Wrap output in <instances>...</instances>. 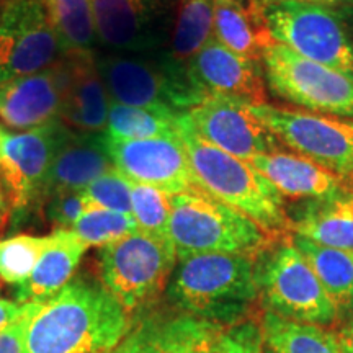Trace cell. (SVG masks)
<instances>
[{"label":"cell","instance_id":"6da1fadb","mask_svg":"<svg viewBox=\"0 0 353 353\" xmlns=\"http://www.w3.org/2000/svg\"><path fill=\"white\" fill-rule=\"evenodd\" d=\"M131 317L99 278H72L37 303L23 353H110L123 342Z\"/></svg>","mask_w":353,"mask_h":353},{"label":"cell","instance_id":"7a4b0ae2","mask_svg":"<svg viewBox=\"0 0 353 353\" xmlns=\"http://www.w3.org/2000/svg\"><path fill=\"white\" fill-rule=\"evenodd\" d=\"M165 298L170 307L231 327L249 319L259 299L254 257L198 254L176 260Z\"/></svg>","mask_w":353,"mask_h":353},{"label":"cell","instance_id":"3957f363","mask_svg":"<svg viewBox=\"0 0 353 353\" xmlns=\"http://www.w3.org/2000/svg\"><path fill=\"white\" fill-rule=\"evenodd\" d=\"M182 141L198 188L257 223L267 234L288 231L285 200L250 162L206 143L182 114Z\"/></svg>","mask_w":353,"mask_h":353},{"label":"cell","instance_id":"277c9868","mask_svg":"<svg viewBox=\"0 0 353 353\" xmlns=\"http://www.w3.org/2000/svg\"><path fill=\"white\" fill-rule=\"evenodd\" d=\"M169 239L176 260L198 254L255 257L267 249L268 234L201 188L172 195Z\"/></svg>","mask_w":353,"mask_h":353},{"label":"cell","instance_id":"5b68a950","mask_svg":"<svg viewBox=\"0 0 353 353\" xmlns=\"http://www.w3.org/2000/svg\"><path fill=\"white\" fill-rule=\"evenodd\" d=\"M175 265L170 239L136 231L101 247L97 254V278L132 317L152 307L167 290Z\"/></svg>","mask_w":353,"mask_h":353},{"label":"cell","instance_id":"8992f818","mask_svg":"<svg viewBox=\"0 0 353 353\" xmlns=\"http://www.w3.org/2000/svg\"><path fill=\"white\" fill-rule=\"evenodd\" d=\"M255 263L259 299L265 312L301 324L327 327L341 312L291 237L259 254Z\"/></svg>","mask_w":353,"mask_h":353},{"label":"cell","instance_id":"52a82bcc","mask_svg":"<svg viewBox=\"0 0 353 353\" xmlns=\"http://www.w3.org/2000/svg\"><path fill=\"white\" fill-rule=\"evenodd\" d=\"M259 7L273 41L283 44L309 61L353 77V17L350 8L293 2Z\"/></svg>","mask_w":353,"mask_h":353},{"label":"cell","instance_id":"ba28073f","mask_svg":"<svg viewBox=\"0 0 353 353\" xmlns=\"http://www.w3.org/2000/svg\"><path fill=\"white\" fill-rule=\"evenodd\" d=\"M265 82L273 94L306 112L353 118V77L296 54L273 41L262 54Z\"/></svg>","mask_w":353,"mask_h":353},{"label":"cell","instance_id":"9c48e42d","mask_svg":"<svg viewBox=\"0 0 353 353\" xmlns=\"http://www.w3.org/2000/svg\"><path fill=\"white\" fill-rule=\"evenodd\" d=\"M95 64L112 103L185 113L203 100L195 87L176 77L159 54L95 51Z\"/></svg>","mask_w":353,"mask_h":353},{"label":"cell","instance_id":"30bf717a","mask_svg":"<svg viewBox=\"0 0 353 353\" xmlns=\"http://www.w3.org/2000/svg\"><path fill=\"white\" fill-rule=\"evenodd\" d=\"M254 110L278 144L353 179V120L270 103L254 105Z\"/></svg>","mask_w":353,"mask_h":353},{"label":"cell","instance_id":"8fae6325","mask_svg":"<svg viewBox=\"0 0 353 353\" xmlns=\"http://www.w3.org/2000/svg\"><path fill=\"white\" fill-rule=\"evenodd\" d=\"M69 131L61 121L21 132L2 130L0 180L13 211L41 205L51 165Z\"/></svg>","mask_w":353,"mask_h":353},{"label":"cell","instance_id":"7c38bea8","mask_svg":"<svg viewBox=\"0 0 353 353\" xmlns=\"http://www.w3.org/2000/svg\"><path fill=\"white\" fill-rule=\"evenodd\" d=\"M64 56L44 0H7L0 8V83L32 76Z\"/></svg>","mask_w":353,"mask_h":353},{"label":"cell","instance_id":"4fadbf2b","mask_svg":"<svg viewBox=\"0 0 353 353\" xmlns=\"http://www.w3.org/2000/svg\"><path fill=\"white\" fill-rule=\"evenodd\" d=\"M179 0H92L99 46L123 54H161Z\"/></svg>","mask_w":353,"mask_h":353},{"label":"cell","instance_id":"5bb4252c","mask_svg":"<svg viewBox=\"0 0 353 353\" xmlns=\"http://www.w3.org/2000/svg\"><path fill=\"white\" fill-rule=\"evenodd\" d=\"M183 114L200 138L242 161L250 162L255 156L280 148L254 105L244 100L208 95Z\"/></svg>","mask_w":353,"mask_h":353},{"label":"cell","instance_id":"9a60e30c","mask_svg":"<svg viewBox=\"0 0 353 353\" xmlns=\"http://www.w3.org/2000/svg\"><path fill=\"white\" fill-rule=\"evenodd\" d=\"M105 144L114 169L132 183L151 185L170 195L198 188L182 134L131 141L105 136Z\"/></svg>","mask_w":353,"mask_h":353},{"label":"cell","instance_id":"2e32d148","mask_svg":"<svg viewBox=\"0 0 353 353\" xmlns=\"http://www.w3.org/2000/svg\"><path fill=\"white\" fill-rule=\"evenodd\" d=\"M226 327L187 312L145 309L131 317L117 353H216Z\"/></svg>","mask_w":353,"mask_h":353},{"label":"cell","instance_id":"e0dca14e","mask_svg":"<svg viewBox=\"0 0 353 353\" xmlns=\"http://www.w3.org/2000/svg\"><path fill=\"white\" fill-rule=\"evenodd\" d=\"M65 76L63 56L37 74L0 83V123L21 132L59 121Z\"/></svg>","mask_w":353,"mask_h":353},{"label":"cell","instance_id":"ac0fdd59","mask_svg":"<svg viewBox=\"0 0 353 353\" xmlns=\"http://www.w3.org/2000/svg\"><path fill=\"white\" fill-rule=\"evenodd\" d=\"M188 77L203 99L231 97L250 105L267 103V82L260 61L229 51L213 38L188 68Z\"/></svg>","mask_w":353,"mask_h":353},{"label":"cell","instance_id":"d6986e66","mask_svg":"<svg viewBox=\"0 0 353 353\" xmlns=\"http://www.w3.org/2000/svg\"><path fill=\"white\" fill-rule=\"evenodd\" d=\"M250 164L278 190L283 200L317 201L353 190L352 179L281 148L255 156Z\"/></svg>","mask_w":353,"mask_h":353},{"label":"cell","instance_id":"ffe728a7","mask_svg":"<svg viewBox=\"0 0 353 353\" xmlns=\"http://www.w3.org/2000/svg\"><path fill=\"white\" fill-rule=\"evenodd\" d=\"M65 76L59 121L76 132H105L112 100L95 64V52L64 54Z\"/></svg>","mask_w":353,"mask_h":353},{"label":"cell","instance_id":"44dd1931","mask_svg":"<svg viewBox=\"0 0 353 353\" xmlns=\"http://www.w3.org/2000/svg\"><path fill=\"white\" fill-rule=\"evenodd\" d=\"M113 167L103 132L69 131L51 165L44 198L61 190H85Z\"/></svg>","mask_w":353,"mask_h":353},{"label":"cell","instance_id":"7402d4cb","mask_svg":"<svg viewBox=\"0 0 353 353\" xmlns=\"http://www.w3.org/2000/svg\"><path fill=\"white\" fill-rule=\"evenodd\" d=\"M88 247L70 229L51 232V244L23 283L15 286V303H43L74 278Z\"/></svg>","mask_w":353,"mask_h":353},{"label":"cell","instance_id":"603a6c76","mask_svg":"<svg viewBox=\"0 0 353 353\" xmlns=\"http://www.w3.org/2000/svg\"><path fill=\"white\" fill-rule=\"evenodd\" d=\"M214 0H179L175 20L161 59L176 77L190 82L188 68L213 39ZM192 83V82H190ZM193 85V83H192ZM196 90V88H195Z\"/></svg>","mask_w":353,"mask_h":353},{"label":"cell","instance_id":"cb8c5ba5","mask_svg":"<svg viewBox=\"0 0 353 353\" xmlns=\"http://www.w3.org/2000/svg\"><path fill=\"white\" fill-rule=\"evenodd\" d=\"M288 229L293 236L353 252V190L311 201L290 219Z\"/></svg>","mask_w":353,"mask_h":353},{"label":"cell","instance_id":"d4e9b609","mask_svg":"<svg viewBox=\"0 0 353 353\" xmlns=\"http://www.w3.org/2000/svg\"><path fill=\"white\" fill-rule=\"evenodd\" d=\"M213 38L229 51L260 63L265 48L273 43L255 0H214Z\"/></svg>","mask_w":353,"mask_h":353},{"label":"cell","instance_id":"484cf974","mask_svg":"<svg viewBox=\"0 0 353 353\" xmlns=\"http://www.w3.org/2000/svg\"><path fill=\"white\" fill-rule=\"evenodd\" d=\"M290 237L339 312L350 317L353 314V252L321 245L293 234Z\"/></svg>","mask_w":353,"mask_h":353},{"label":"cell","instance_id":"4316f807","mask_svg":"<svg viewBox=\"0 0 353 353\" xmlns=\"http://www.w3.org/2000/svg\"><path fill=\"white\" fill-rule=\"evenodd\" d=\"M182 114L169 108H143L112 103L103 134L117 141L180 136Z\"/></svg>","mask_w":353,"mask_h":353},{"label":"cell","instance_id":"83f0119b","mask_svg":"<svg viewBox=\"0 0 353 353\" xmlns=\"http://www.w3.org/2000/svg\"><path fill=\"white\" fill-rule=\"evenodd\" d=\"M265 345L273 353H342L334 332L319 325L301 324L272 312L260 321Z\"/></svg>","mask_w":353,"mask_h":353},{"label":"cell","instance_id":"f1b7e54d","mask_svg":"<svg viewBox=\"0 0 353 353\" xmlns=\"http://www.w3.org/2000/svg\"><path fill=\"white\" fill-rule=\"evenodd\" d=\"M64 54L95 52L97 39L92 0H44Z\"/></svg>","mask_w":353,"mask_h":353},{"label":"cell","instance_id":"f546056e","mask_svg":"<svg viewBox=\"0 0 353 353\" xmlns=\"http://www.w3.org/2000/svg\"><path fill=\"white\" fill-rule=\"evenodd\" d=\"M50 236L17 234L0 241V280L8 285H20L32 275L48 245Z\"/></svg>","mask_w":353,"mask_h":353},{"label":"cell","instance_id":"4dcf8cb0","mask_svg":"<svg viewBox=\"0 0 353 353\" xmlns=\"http://www.w3.org/2000/svg\"><path fill=\"white\" fill-rule=\"evenodd\" d=\"M87 247L113 244L138 231L132 214L118 213L92 205L70 229Z\"/></svg>","mask_w":353,"mask_h":353},{"label":"cell","instance_id":"1f68e13d","mask_svg":"<svg viewBox=\"0 0 353 353\" xmlns=\"http://www.w3.org/2000/svg\"><path fill=\"white\" fill-rule=\"evenodd\" d=\"M131 214L138 231L169 239L172 195L151 185L131 182Z\"/></svg>","mask_w":353,"mask_h":353},{"label":"cell","instance_id":"d6a6232c","mask_svg":"<svg viewBox=\"0 0 353 353\" xmlns=\"http://www.w3.org/2000/svg\"><path fill=\"white\" fill-rule=\"evenodd\" d=\"M83 193L92 205L131 214V182L114 167L88 185Z\"/></svg>","mask_w":353,"mask_h":353},{"label":"cell","instance_id":"836d02e7","mask_svg":"<svg viewBox=\"0 0 353 353\" xmlns=\"http://www.w3.org/2000/svg\"><path fill=\"white\" fill-rule=\"evenodd\" d=\"M92 203L83 193V190L52 192L43 201L44 213H46V218L52 226V231L72 229L74 224L82 218Z\"/></svg>","mask_w":353,"mask_h":353},{"label":"cell","instance_id":"e575fe53","mask_svg":"<svg viewBox=\"0 0 353 353\" xmlns=\"http://www.w3.org/2000/svg\"><path fill=\"white\" fill-rule=\"evenodd\" d=\"M263 347L260 322L245 319L224 329L216 353H262Z\"/></svg>","mask_w":353,"mask_h":353},{"label":"cell","instance_id":"d590c367","mask_svg":"<svg viewBox=\"0 0 353 353\" xmlns=\"http://www.w3.org/2000/svg\"><path fill=\"white\" fill-rule=\"evenodd\" d=\"M34 309H37V303L23 304V312L19 319L13 321L8 327L0 332V353H23L25 334Z\"/></svg>","mask_w":353,"mask_h":353},{"label":"cell","instance_id":"8d00e7d4","mask_svg":"<svg viewBox=\"0 0 353 353\" xmlns=\"http://www.w3.org/2000/svg\"><path fill=\"white\" fill-rule=\"evenodd\" d=\"M21 312H23V304L0 299V332L8 327L13 321L19 319Z\"/></svg>","mask_w":353,"mask_h":353},{"label":"cell","instance_id":"74e56055","mask_svg":"<svg viewBox=\"0 0 353 353\" xmlns=\"http://www.w3.org/2000/svg\"><path fill=\"white\" fill-rule=\"evenodd\" d=\"M334 337L342 353H353V314L335 330Z\"/></svg>","mask_w":353,"mask_h":353},{"label":"cell","instance_id":"f35d334b","mask_svg":"<svg viewBox=\"0 0 353 353\" xmlns=\"http://www.w3.org/2000/svg\"><path fill=\"white\" fill-rule=\"evenodd\" d=\"M259 6H268V3H307V6H324V7H339V8H353V0H255Z\"/></svg>","mask_w":353,"mask_h":353},{"label":"cell","instance_id":"ab89813d","mask_svg":"<svg viewBox=\"0 0 353 353\" xmlns=\"http://www.w3.org/2000/svg\"><path fill=\"white\" fill-rule=\"evenodd\" d=\"M7 218V195L3 193L2 187H0V224Z\"/></svg>","mask_w":353,"mask_h":353},{"label":"cell","instance_id":"60d3db41","mask_svg":"<svg viewBox=\"0 0 353 353\" xmlns=\"http://www.w3.org/2000/svg\"><path fill=\"white\" fill-rule=\"evenodd\" d=\"M262 353H273V352H272L270 348H268L267 345H265V347H263V352H262Z\"/></svg>","mask_w":353,"mask_h":353},{"label":"cell","instance_id":"b9f144b4","mask_svg":"<svg viewBox=\"0 0 353 353\" xmlns=\"http://www.w3.org/2000/svg\"><path fill=\"white\" fill-rule=\"evenodd\" d=\"M2 130H3V128H2V126H0V136H2Z\"/></svg>","mask_w":353,"mask_h":353},{"label":"cell","instance_id":"7bdbcfd3","mask_svg":"<svg viewBox=\"0 0 353 353\" xmlns=\"http://www.w3.org/2000/svg\"><path fill=\"white\" fill-rule=\"evenodd\" d=\"M352 180H353V179H352Z\"/></svg>","mask_w":353,"mask_h":353}]
</instances>
